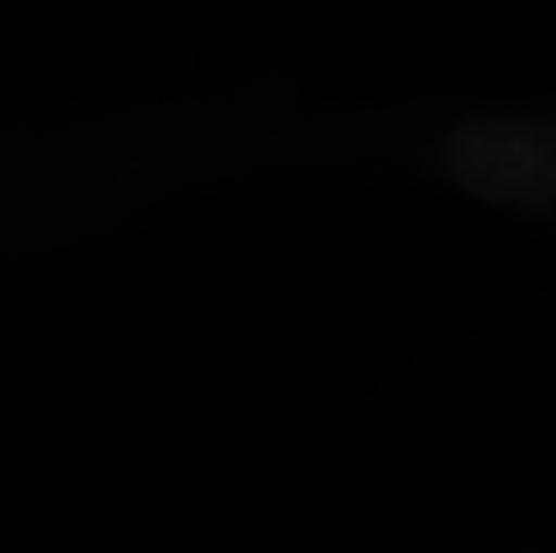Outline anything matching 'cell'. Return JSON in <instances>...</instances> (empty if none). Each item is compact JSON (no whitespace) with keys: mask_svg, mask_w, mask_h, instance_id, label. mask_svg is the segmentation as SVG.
Wrapping results in <instances>:
<instances>
[{"mask_svg":"<svg viewBox=\"0 0 556 553\" xmlns=\"http://www.w3.org/2000/svg\"><path fill=\"white\" fill-rule=\"evenodd\" d=\"M446 163L469 193L496 205H553L556 137L511 122H473L446 144Z\"/></svg>","mask_w":556,"mask_h":553,"instance_id":"6da1fadb","label":"cell"}]
</instances>
